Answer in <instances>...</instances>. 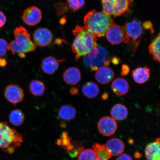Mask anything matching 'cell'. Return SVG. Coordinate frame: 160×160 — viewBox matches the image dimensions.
I'll return each mask as SVG.
<instances>
[{
    "instance_id": "obj_30",
    "label": "cell",
    "mask_w": 160,
    "mask_h": 160,
    "mask_svg": "<svg viewBox=\"0 0 160 160\" xmlns=\"http://www.w3.org/2000/svg\"><path fill=\"white\" fill-rule=\"evenodd\" d=\"M8 44L6 40L0 38V57H4L7 54Z\"/></svg>"
},
{
    "instance_id": "obj_36",
    "label": "cell",
    "mask_w": 160,
    "mask_h": 160,
    "mask_svg": "<svg viewBox=\"0 0 160 160\" xmlns=\"http://www.w3.org/2000/svg\"><path fill=\"white\" fill-rule=\"evenodd\" d=\"M7 61L5 59L0 58V67H4L7 65Z\"/></svg>"
},
{
    "instance_id": "obj_38",
    "label": "cell",
    "mask_w": 160,
    "mask_h": 160,
    "mask_svg": "<svg viewBox=\"0 0 160 160\" xmlns=\"http://www.w3.org/2000/svg\"><path fill=\"white\" fill-rule=\"evenodd\" d=\"M108 96L107 93H105L102 96V98L103 100H107L108 98Z\"/></svg>"
},
{
    "instance_id": "obj_1",
    "label": "cell",
    "mask_w": 160,
    "mask_h": 160,
    "mask_svg": "<svg viewBox=\"0 0 160 160\" xmlns=\"http://www.w3.org/2000/svg\"><path fill=\"white\" fill-rule=\"evenodd\" d=\"M75 39L72 46V50L75 54V60L88 54L98 45L97 37L84 27L77 25L72 32Z\"/></svg>"
},
{
    "instance_id": "obj_35",
    "label": "cell",
    "mask_w": 160,
    "mask_h": 160,
    "mask_svg": "<svg viewBox=\"0 0 160 160\" xmlns=\"http://www.w3.org/2000/svg\"><path fill=\"white\" fill-rule=\"evenodd\" d=\"M110 61L112 62L113 64L115 65H117L118 64L119 62V59L117 57H113L111 59Z\"/></svg>"
},
{
    "instance_id": "obj_19",
    "label": "cell",
    "mask_w": 160,
    "mask_h": 160,
    "mask_svg": "<svg viewBox=\"0 0 160 160\" xmlns=\"http://www.w3.org/2000/svg\"><path fill=\"white\" fill-rule=\"evenodd\" d=\"M150 74V69L147 67L137 68L132 73L134 81L138 84H143L148 81Z\"/></svg>"
},
{
    "instance_id": "obj_23",
    "label": "cell",
    "mask_w": 160,
    "mask_h": 160,
    "mask_svg": "<svg viewBox=\"0 0 160 160\" xmlns=\"http://www.w3.org/2000/svg\"><path fill=\"white\" fill-rule=\"evenodd\" d=\"M29 90L32 95L36 97H41L45 93V86L42 82L37 80H33L29 83Z\"/></svg>"
},
{
    "instance_id": "obj_26",
    "label": "cell",
    "mask_w": 160,
    "mask_h": 160,
    "mask_svg": "<svg viewBox=\"0 0 160 160\" xmlns=\"http://www.w3.org/2000/svg\"><path fill=\"white\" fill-rule=\"evenodd\" d=\"M25 115L21 110L15 109L10 113L9 121L12 124L15 126H19L24 121Z\"/></svg>"
},
{
    "instance_id": "obj_7",
    "label": "cell",
    "mask_w": 160,
    "mask_h": 160,
    "mask_svg": "<svg viewBox=\"0 0 160 160\" xmlns=\"http://www.w3.org/2000/svg\"><path fill=\"white\" fill-rule=\"evenodd\" d=\"M102 11L116 18L129 11L132 0H101Z\"/></svg>"
},
{
    "instance_id": "obj_3",
    "label": "cell",
    "mask_w": 160,
    "mask_h": 160,
    "mask_svg": "<svg viewBox=\"0 0 160 160\" xmlns=\"http://www.w3.org/2000/svg\"><path fill=\"white\" fill-rule=\"evenodd\" d=\"M13 34L15 39L8 47V50L13 54H17L20 58H24L25 53L34 51L37 48V46L32 41L27 30L22 26L16 28Z\"/></svg>"
},
{
    "instance_id": "obj_20",
    "label": "cell",
    "mask_w": 160,
    "mask_h": 160,
    "mask_svg": "<svg viewBox=\"0 0 160 160\" xmlns=\"http://www.w3.org/2000/svg\"><path fill=\"white\" fill-rule=\"evenodd\" d=\"M112 117L118 121L125 120L128 115V112L126 106L118 103L113 106L111 111Z\"/></svg>"
},
{
    "instance_id": "obj_29",
    "label": "cell",
    "mask_w": 160,
    "mask_h": 160,
    "mask_svg": "<svg viewBox=\"0 0 160 160\" xmlns=\"http://www.w3.org/2000/svg\"><path fill=\"white\" fill-rule=\"evenodd\" d=\"M54 6L57 9L58 15H61L69 10L66 3H58L56 4Z\"/></svg>"
},
{
    "instance_id": "obj_31",
    "label": "cell",
    "mask_w": 160,
    "mask_h": 160,
    "mask_svg": "<svg viewBox=\"0 0 160 160\" xmlns=\"http://www.w3.org/2000/svg\"><path fill=\"white\" fill-rule=\"evenodd\" d=\"M7 18L2 12L0 11V30L5 24Z\"/></svg>"
},
{
    "instance_id": "obj_17",
    "label": "cell",
    "mask_w": 160,
    "mask_h": 160,
    "mask_svg": "<svg viewBox=\"0 0 160 160\" xmlns=\"http://www.w3.org/2000/svg\"><path fill=\"white\" fill-rule=\"evenodd\" d=\"M112 156L122 154L125 149V144L121 139L114 138L109 140L105 145Z\"/></svg>"
},
{
    "instance_id": "obj_34",
    "label": "cell",
    "mask_w": 160,
    "mask_h": 160,
    "mask_svg": "<svg viewBox=\"0 0 160 160\" xmlns=\"http://www.w3.org/2000/svg\"><path fill=\"white\" fill-rule=\"evenodd\" d=\"M78 91L79 90L77 88L73 87L70 90V93L72 95H75L77 94Z\"/></svg>"
},
{
    "instance_id": "obj_2",
    "label": "cell",
    "mask_w": 160,
    "mask_h": 160,
    "mask_svg": "<svg viewBox=\"0 0 160 160\" xmlns=\"http://www.w3.org/2000/svg\"><path fill=\"white\" fill-rule=\"evenodd\" d=\"M83 21V27L97 37L105 36L108 29L114 23L111 16L95 10L87 13Z\"/></svg>"
},
{
    "instance_id": "obj_32",
    "label": "cell",
    "mask_w": 160,
    "mask_h": 160,
    "mask_svg": "<svg viewBox=\"0 0 160 160\" xmlns=\"http://www.w3.org/2000/svg\"><path fill=\"white\" fill-rule=\"evenodd\" d=\"M121 75L125 76L128 74L130 72V68L129 66L126 64H123L121 68Z\"/></svg>"
},
{
    "instance_id": "obj_25",
    "label": "cell",
    "mask_w": 160,
    "mask_h": 160,
    "mask_svg": "<svg viewBox=\"0 0 160 160\" xmlns=\"http://www.w3.org/2000/svg\"><path fill=\"white\" fill-rule=\"evenodd\" d=\"M57 144L62 146L68 153H70L72 151L75 145V142H72L71 138L67 132H63Z\"/></svg>"
},
{
    "instance_id": "obj_8",
    "label": "cell",
    "mask_w": 160,
    "mask_h": 160,
    "mask_svg": "<svg viewBox=\"0 0 160 160\" xmlns=\"http://www.w3.org/2000/svg\"><path fill=\"white\" fill-rule=\"evenodd\" d=\"M4 95L7 101L14 106L22 101L24 97L23 89L19 86L15 84L8 85L5 89Z\"/></svg>"
},
{
    "instance_id": "obj_21",
    "label": "cell",
    "mask_w": 160,
    "mask_h": 160,
    "mask_svg": "<svg viewBox=\"0 0 160 160\" xmlns=\"http://www.w3.org/2000/svg\"><path fill=\"white\" fill-rule=\"evenodd\" d=\"M82 92L85 97L88 98L92 99L99 94V89L97 84L90 81L84 85L82 88Z\"/></svg>"
},
{
    "instance_id": "obj_12",
    "label": "cell",
    "mask_w": 160,
    "mask_h": 160,
    "mask_svg": "<svg viewBox=\"0 0 160 160\" xmlns=\"http://www.w3.org/2000/svg\"><path fill=\"white\" fill-rule=\"evenodd\" d=\"M42 18V12L39 8L32 6L27 8L24 11L22 19L26 24L29 26L37 25L40 23Z\"/></svg>"
},
{
    "instance_id": "obj_28",
    "label": "cell",
    "mask_w": 160,
    "mask_h": 160,
    "mask_svg": "<svg viewBox=\"0 0 160 160\" xmlns=\"http://www.w3.org/2000/svg\"><path fill=\"white\" fill-rule=\"evenodd\" d=\"M66 3L69 10L75 12L83 7L85 4V0H67Z\"/></svg>"
},
{
    "instance_id": "obj_11",
    "label": "cell",
    "mask_w": 160,
    "mask_h": 160,
    "mask_svg": "<svg viewBox=\"0 0 160 160\" xmlns=\"http://www.w3.org/2000/svg\"><path fill=\"white\" fill-rule=\"evenodd\" d=\"M105 36L112 45H118L123 41L125 32L123 27L114 23L108 29Z\"/></svg>"
},
{
    "instance_id": "obj_10",
    "label": "cell",
    "mask_w": 160,
    "mask_h": 160,
    "mask_svg": "<svg viewBox=\"0 0 160 160\" xmlns=\"http://www.w3.org/2000/svg\"><path fill=\"white\" fill-rule=\"evenodd\" d=\"M53 36L51 32L46 28H40L36 30L33 35L34 43L39 47H47L52 41Z\"/></svg>"
},
{
    "instance_id": "obj_14",
    "label": "cell",
    "mask_w": 160,
    "mask_h": 160,
    "mask_svg": "<svg viewBox=\"0 0 160 160\" xmlns=\"http://www.w3.org/2000/svg\"><path fill=\"white\" fill-rule=\"evenodd\" d=\"M65 59H57L51 56L46 58L42 62L41 69L47 75H53L58 69L60 63Z\"/></svg>"
},
{
    "instance_id": "obj_18",
    "label": "cell",
    "mask_w": 160,
    "mask_h": 160,
    "mask_svg": "<svg viewBox=\"0 0 160 160\" xmlns=\"http://www.w3.org/2000/svg\"><path fill=\"white\" fill-rule=\"evenodd\" d=\"M111 88L112 91L116 95L122 96L125 95L128 92L129 85L126 79L123 78H117L112 83Z\"/></svg>"
},
{
    "instance_id": "obj_37",
    "label": "cell",
    "mask_w": 160,
    "mask_h": 160,
    "mask_svg": "<svg viewBox=\"0 0 160 160\" xmlns=\"http://www.w3.org/2000/svg\"><path fill=\"white\" fill-rule=\"evenodd\" d=\"M98 155V158L97 160H108L110 158H109L106 157L104 155L97 154Z\"/></svg>"
},
{
    "instance_id": "obj_22",
    "label": "cell",
    "mask_w": 160,
    "mask_h": 160,
    "mask_svg": "<svg viewBox=\"0 0 160 160\" xmlns=\"http://www.w3.org/2000/svg\"><path fill=\"white\" fill-rule=\"evenodd\" d=\"M58 114L60 118L62 119L71 121L75 118L77 111L72 106L64 105L60 107Z\"/></svg>"
},
{
    "instance_id": "obj_4",
    "label": "cell",
    "mask_w": 160,
    "mask_h": 160,
    "mask_svg": "<svg viewBox=\"0 0 160 160\" xmlns=\"http://www.w3.org/2000/svg\"><path fill=\"white\" fill-rule=\"evenodd\" d=\"M22 142V137L17 130L6 122H0V148L6 153L12 154Z\"/></svg>"
},
{
    "instance_id": "obj_9",
    "label": "cell",
    "mask_w": 160,
    "mask_h": 160,
    "mask_svg": "<svg viewBox=\"0 0 160 160\" xmlns=\"http://www.w3.org/2000/svg\"><path fill=\"white\" fill-rule=\"evenodd\" d=\"M117 128V123L115 120L108 116L101 118L98 123V128L99 132L105 137H110L113 135Z\"/></svg>"
},
{
    "instance_id": "obj_27",
    "label": "cell",
    "mask_w": 160,
    "mask_h": 160,
    "mask_svg": "<svg viewBox=\"0 0 160 160\" xmlns=\"http://www.w3.org/2000/svg\"><path fill=\"white\" fill-rule=\"evenodd\" d=\"M98 155L92 149H83L78 155V160H97Z\"/></svg>"
},
{
    "instance_id": "obj_24",
    "label": "cell",
    "mask_w": 160,
    "mask_h": 160,
    "mask_svg": "<svg viewBox=\"0 0 160 160\" xmlns=\"http://www.w3.org/2000/svg\"><path fill=\"white\" fill-rule=\"evenodd\" d=\"M160 33L156 37L148 47L149 52L153 59L157 62H160Z\"/></svg>"
},
{
    "instance_id": "obj_15",
    "label": "cell",
    "mask_w": 160,
    "mask_h": 160,
    "mask_svg": "<svg viewBox=\"0 0 160 160\" xmlns=\"http://www.w3.org/2000/svg\"><path fill=\"white\" fill-rule=\"evenodd\" d=\"M64 81L68 85H75L81 81V74L78 68L72 67L66 69L63 73Z\"/></svg>"
},
{
    "instance_id": "obj_6",
    "label": "cell",
    "mask_w": 160,
    "mask_h": 160,
    "mask_svg": "<svg viewBox=\"0 0 160 160\" xmlns=\"http://www.w3.org/2000/svg\"><path fill=\"white\" fill-rule=\"evenodd\" d=\"M84 63L91 71H96L103 66L108 67L111 61L108 59V53L104 48L98 45L93 48L84 57Z\"/></svg>"
},
{
    "instance_id": "obj_13",
    "label": "cell",
    "mask_w": 160,
    "mask_h": 160,
    "mask_svg": "<svg viewBox=\"0 0 160 160\" xmlns=\"http://www.w3.org/2000/svg\"><path fill=\"white\" fill-rule=\"evenodd\" d=\"M114 71L111 68L103 66L96 71L95 78L97 81L102 85L108 83L115 77Z\"/></svg>"
},
{
    "instance_id": "obj_5",
    "label": "cell",
    "mask_w": 160,
    "mask_h": 160,
    "mask_svg": "<svg viewBox=\"0 0 160 160\" xmlns=\"http://www.w3.org/2000/svg\"><path fill=\"white\" fill-rule=\"evenodd\" d=\"M125 36L123 42L129 43L134 53L139 47L143 32V25L137 20H133L126 23L123 27Z\"/></svg>"
},
{
    "instance_id": "obj_16",
    "label": "cell",
    "mask_w": 160,
    "mask_h": 160,
    "mask_svg": "<svg viewBox=\"0 0 160 160\" xmlns=\"http://www.w3.org/2000/svg\"><path fill=\"white\" fill-rule=\"evenodd\" d=\"M160 146L159 138L147 145L145 149L147 160H160Z\"/></svg>"
},
{
    "instance_id": "obj_33",
    "label": "cell",
    "mask_w": 160,
    "mask_h": 160,
    "mask_svg": "<svg viewBox=\"0 0 160 160\" xmlns=\"http://www.w3.org/2000/svg\"><path fill=\"white\" fill-rule=\"evenodd\" d=\"M115 160H133L131 156L126 154H122L120 155Z\"/></svg>"
}]
</instances>
